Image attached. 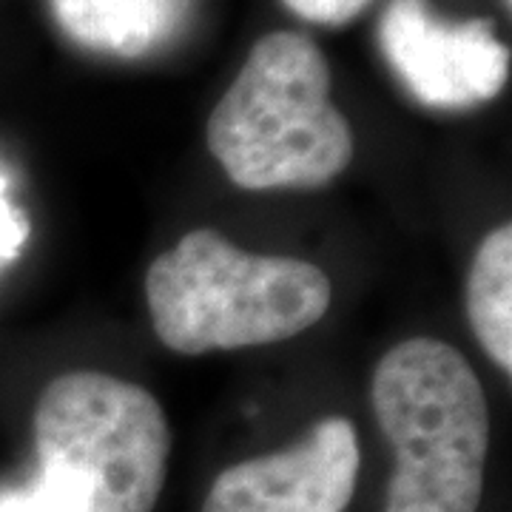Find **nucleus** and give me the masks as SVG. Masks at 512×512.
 <instances>
[{"label": "nucleus", "mask_w": 512, "mask_h": 512, "mask_svg": "<svg viewBox=\"0 0 512 512\" xmlns=\"http://www.w3.org/2000/svg\"><path fill=\"white\" fill-rule=\"evenodd\" d=\"M86 501L80 487L55 470L40 467L35 484L26 490L0 495V512H83Z\"/></svg>", "instance_id": "9"}, {"label": "nucleus", "mask_w": 512, "mask_h": 512, "mask_svg": "<svg viewBox=\"0 0 512 512\" xmlns=\"http://www.w3.org/2000/svg\"><path fill=\"white\" fill-rule=\"evenodd\" d=\"M359 464L353 421L330 416L291 447L228 467L211 484L202 512H345Z\"/></svg>", "instance_id": "6"}, {"label": "nucleus", "mask_w": 512, "mask_h": 512, "mask_svg": "<svg viewBox=\"0 0 512 512\" xmlns=\"http://www.w3.org/2000/svg\"><path fill=\"white\" fill-rule=\"evenodd\" d=\"M382 49L424 106L470 109L493 100L510 77V49L490 20L447 23L424 0H393L382 18Z\"/></svg>", "instance_id": "5"}, {"label": "nucleus", "mask_w": 512, "mask_h": 512, "mask_svg": "<svg viewBox=\"0 0 512 512\" xmlns=\"http://www.w3.org/2000/svg\"><path fill=\"white\" fill-rule=\"evenodd\" d=\"M504 3H507V9H510V6H512V0H504Z\"/></svg>", "instance_id": "12"}, {"label": "nucleus", "mask_w": 512, "mask_h": 512, "mask_svg": "<svg viewBox=\"0 0 512 512\" xmlns=\"http://www.w3.org/2000/svg\"><path fill=\"white\" fill-rule=\"evenodd\" d=\"M208 151L245 191L322 188L353 160V131L330 100V69L311 37H259L205 126Z\"/></svg>", "instance_id": "1"}, {"label": "nucleus", "mask_w": 512, "mask_h": 512, "mask_svg": "<svg viewBox=\"0 0 512 512\" xmlns=\"http://www.w3.org/2000/svg\"><path fill=\"white\" fill-rule=\"evenodd\" d=\"M370 0H285V6L311 23H348L365 9Z\"/></svg>", "instance_id": "11"}, {"label": "nucleus", "mask_w": 512, "mask_h": 512, "mask_svg": "<svg viewBox=\"0 0 512 512\" xmlns=\"http://www.w3.org/2000/svg\"><path fill=\"white\" fill-rule=\"evenodd\" d=\"M55 12L77 43L114 55H140L174 26L177 0H55Z\"/></svg>", "instance_id": "7"}, {"label": "nucleus", "mask_w": 512, "mask_h": 512, "mask_svg": "<svg viewBox=\"0 0 512 512\" xmlns=\"http://www.w3.org/2000/svg\"><path fill=\"white\" fill-rule=\"evenodd\" d=\"M370 402L396 456L382 512H476L490 410L467 356L441 339H407L376 365Z\"/></svg>", "instance_id": "3"}, {"label": "nucleus", "mask_w": 512, "mask_h": 512, "mask_svg": "<svg viewBox=\"0 0 512 512\" xmlns=\"http://www.w3.org/2000/svg\"><path fill=\"white\" fill-rule=\"evenodd\" d=\"M467 316L478 345L512 373V228L498 225L478 245L467 279Z\"/></svg>", "instance_id": "8"}, {"label": "nucleus", "mask_w": 512, "mask_h": 512, "mask_svg": "<svg viewBox=\"0 0 512 512\" xmlns=\"http://www.w3.org/2000/svg\"><path fill=\"white\" fill-rule=\"evenodd\" d=\"M40 467L74 481L83 512H151L163 493L171 430L140 384L97 370L57 376L35 410Z\"/></svg>", "instance_id": "4"}, {"label": "nucleus", "mask_w": 512, "mask_h": 512, "mask_svg": "<svg viewBox=\"0 0 512 512\" xmlns=\"http://www.w3.org/2000/svg\"><path fill=\"white\" fill-rule=\"evenodd\" d=\"M26 239H29V220L9 200V180L0 171V265L12 262Z\"/></svg>", "instance_id": "10"}, {"label": "nucleus", "mask_w": 512, "mask_h": 512, "mask_svg": "<svg viewBox=\"0 0 512 512\" xmlns=\"http://www.w3.org/2000/svg\"><path fill=\"white\" fill-rule=\"evenodd\" d=\"M154 333L183 356L262 348L322 322L328 274L293 256L248 254L211 228L185 234L146 274Z\"/></svg>", "instance_id": "2"}]
</instances>
